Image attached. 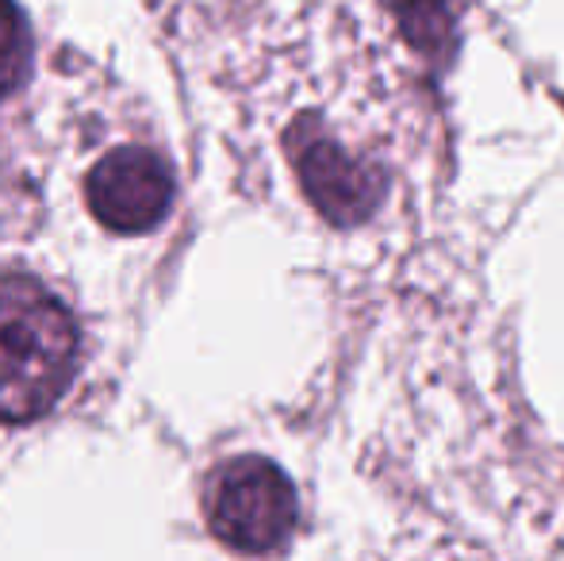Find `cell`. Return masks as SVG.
Listing matches in <instances>:
<instances>
[{
    "mask_svg": "<svg viewBox=\"0 0 564 561\" xmlns=\"http://www.w3.org/2000/svg\"><path fill=\"white\" fill-rule=\"evenodd\" d=\"M77 369V323L31 278L0 281V423L46 416Z\"/></svg>",
    "mask_w": 564,
    "mask_h": 561,
    "instance_id": "obj_1",
    "label": "cell"
},
{
    "mask_svg": "<svg viewBox=\"0 0 564 561\" xmlns=\"http://www.w3.org/2000/svg\"><path fill=\"white\" fill-rule=\"evenodd\" d=\"M208 527L238 554H269L296 527V488L269 457L242 454L219 465L204 496Z\"/></svg>",
    "mask_w": 564,
    "mask_h": 561,
    "instance_id": "obj_2",
    "label": "cell"
},
{
    "mask_svg": "<svg viewBox=\"0 0 564 561\" xmlns=\"http://www.w3.org/2000/svg\"><path fill=\"white\" fill-rule=\"evenodd\" d=\"M289 154L304 193L335 227L365 224L380 208L388 185L384 170L341 150L327 131H319L315 120H300L289 131Z\"/></svg>",
    "mask_w": 564,
    "mask_h": 561,
    "instance_id": "obj_3",
    "label": "cell"
},
{
    "mask_svg": "<svg viewBox=\"0 0 564 561\" xmlns=\"http://www.w3.org/2000/svg\"><path fill=\"white\" fill-rule=\"evenodd\" d=\"M89 208L108 231L142 235L170 216L173 173L165 158L147 147H119L93 165L85 181Z\"/></svg>",
    "mask_w": 564,
    "mask_h": 561,
    "instance_id": "obj_4",
    "label": "cell"
},
{
    "mask_svg": "<svg viewBox=\"0 0 564 561\" xmlns=\"http://www.w3.org/2000/svg\"><path fill=\"white\" fill-rule=\"evenodd\" d=\"M31 69V31L15 0H0V100L12 97Z\"/></svg>",
    "mask_w": 564,
    "mask_h": 561,
    "instance_id": "obj_5",
    "label": "cell"
}]
</instances>
